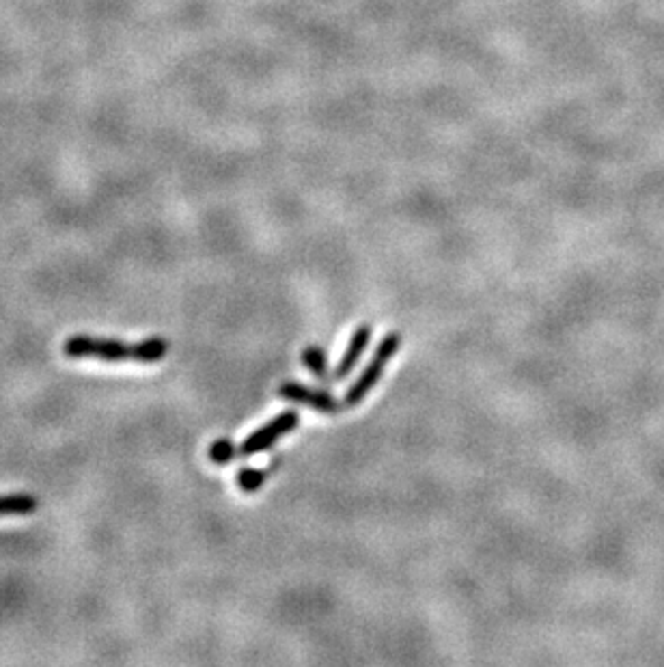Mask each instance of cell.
Returning a JSON list of instances; mask_svg holds the SVG:
<instances>
[{"label":"cell","instance_id":"5b68a950","mask_svg":"<svg viewBox=\"0 0 664 667\" xmlns=\"http://www.w3.org/2000/svg\"><path fill=\"white\" fill-rule=\"evenodd\" d=\"M372 335H374V329L369 327V324H363V327H358L356 330H354L350 344H347L346 352H343L341 361L337 363L335 376H332V380L339 383V380H346L347 376H350V374L354 372V367H356L358 361H361L364 348H367L369 341H372Z\"/></svg>","mask_w":664,"mask_h":667},{"label":"cell","instance_id":"9c48e42d","mask_svg":"<svg viewBox=\"0 0 664 667\" xmlns=\"http://www.w3.org/2000/svg\"><path fill=\"white\" fill-rule=\"evenodd\" d=\"M237 456V449L234 448V443L226 439H218L216 443H212V448H209V459H212V462H216V465H226V462H231Z\"/></svg>","mask_w":664,"mask_h":667},{"label":"cell","instance_id":"7a4b0ae2","mask_svg":"<svg viewBox=\"0 0 664 667\" xmlns=\"http://www.w3.org/2000/svg\"><path fill=\"white\" fill-rule=\"evenodd\" d=\"M400 346H401L400 335H397V333L384 335V339L380 341L378 350H375L372 361L364 366L363 374L356 378V383H354L352 387L347 389L346 400H343V404H346L347 409L361 404V402L369 395V391H374L375 384L380 383V378H382V374H384L386 366H389L392 357H395V352L400 350Z\"/></svg>","mask_w":664,"mask_h":667},{"label":"cell","instance_id":"277c9868","mask_svg":"<svg viewBox=\"0 0 664 667\" xmlns=\"http://www.w3.org/2000/svg\"><path fill=\"white\" fill-rule=\"evenodd\" d=\"M279 395H281V398L290 400V402H296V404L311 406L313 411L326 412V415H335V412L341 411V404L335 398H332L328 391L307 387V384L293 383V380L281 384Z\"/></svg>","mask_w":664,"mask_h":667},{"label":"cell","instance_id":"3957f363","mask_svg":"<svg viewBox=\"0 0 664 667\" xmlns=\"http://www.w3.org/2000/svg\"><path fill=\"white\" fill-rule=\"evenodd\" d=\"M298 417L296 411H287L283 415L274 417L272 422H268L265 426H262L259 430H254L251 437H246L237 448V456H254V454H262V451L270 449L279 439H283L285 434H290L291 430H296Z\"/></svg>","mask_w":664,"mask_h":667},{"label":"cell","instance_id":"ba28073f","mask_svg":"<svg viewBox=\"0 0 664 667\" xmlns=\"http://www.w3.org/2000/svg\"><path fill=\"white\" fill-rule=\"evenodd\" d=\"M268 479V471H262V468H242L237 473V486H240L244 493H254L259 490Z\"/></svg>","mask_w":664,"mask_h":667},{"label":"cell","instance_id":"6da1fadb","mask_svg":"<svg viewBox=\"0 0 664 667\" xmlns=\"http://www.w3.org/2000/svg\"><path fill=\"white\" fill-rule=\"evenodd\" d=\"M63 352L69 359H97L106 363H158L169 352L162 338H149L138 344H124L117 339L91 338V335H71L65 339Z\"/></svg>","mask_w":664,"mask_h":667},{"label":"cell","instance_id":"8992f818","mask_svg":"<svg viewBox=\"0 0 664 667\" xmlns=\"http://www.w3.org/2000/svg\"><path fill=\"white\" fill-rule=\"evenodd\" d=\"M37 510V499L32 495H3L0 497V516H26Z\"/></svg>","mask_w":664,"mask_h":667},{"label":"cell","instance_id":"52a82bcc","mask_svg":"<svg viewBox=\"0 0 664 667\" xmlns=\"http://www.w3.org/2000/svg\"><path fill=\"white\" fill-rule=\"evenodd\" d=\"M302 361H304V366L311 369V374L315 378L324 380V383L332 380L328 376V367H326V352L322 348H318V346H311V348H307L302 352Z\"/></svg>","mask_w":664,"mask_h":667}]
</instances>
